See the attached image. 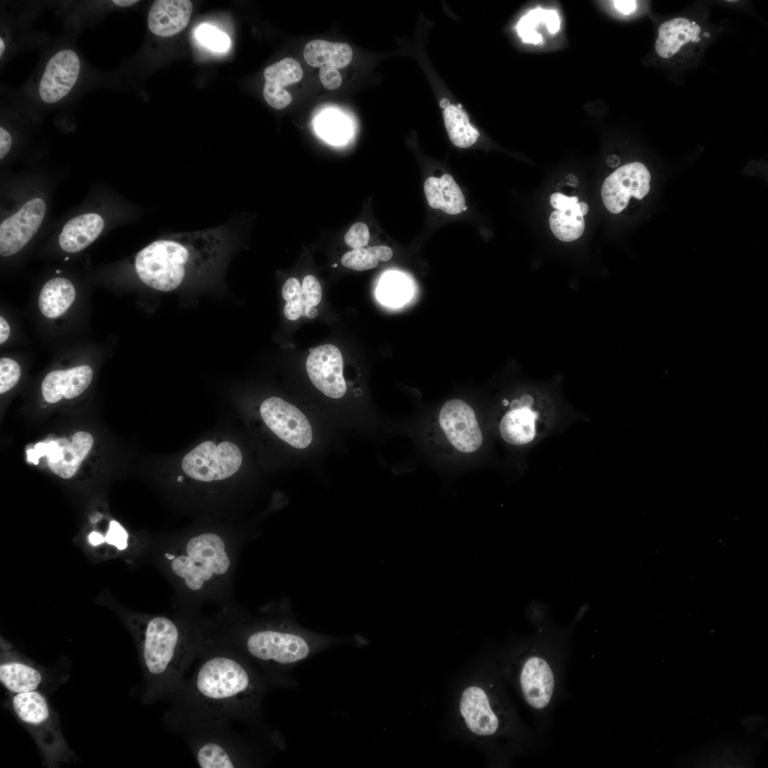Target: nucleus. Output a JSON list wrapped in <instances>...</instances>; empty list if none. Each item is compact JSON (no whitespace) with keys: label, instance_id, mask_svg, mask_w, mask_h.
Wrapping results in <instances>:
<instances>
[{"label":"nucleus","instance_id":"42","mask_svg":"<svg viewBox=\"0 0 768 768\" xmlns=\"http://www.w3.org/2000/svg\"><path fill=\"white\" fill-rule=\"evenodd\" d=\"M12 144L10 134L3 127H0V159H2L9 151Z\"/></svg>","mask_w":768,"mask_h":768},{"label":"nucleus","instance_id":"50","mask_svg":"<svg viewBox=\"0 0 768 768\" xmlns=\"http://www.w3.org/2000/svg\"><path fill=\"white\" fill-rule=\"evenodd\" d=\"M4 48H5V45H4V41H3V39H2L1 38H0V55H1H1H2V54H3V52H4Z\"/></svg>","mask_w":768,"mask_h":768},{"label":"nucleus","instance_id":"49","mask_svg":"<svg viewBox=\"0 0 768 768\" xmlns=\"http://www.w3.org/2000/svg\"><path fill=\"white\" fill-rule=\"evenodd\" d=\"M305 310L307 317L310 319L314 318L318 313L316 309L314 306L307 307Z\"/></svg>","mask_w":768,"mask_h":768},{"label":"nucleus","instance_id":"3","mask_svg":"<svg viewBox=\"0 0 768 768\" xmlns=\"http://www.w3.org/2000/svg\"><path fill=\"white\" fill-rule=\"evenodd\" d=\"M220 245V238L214 230L174 234L140 250L135 258V270L149 287L171 292L209 270Z\"/></svg>","mask_w":768,"mask_h":768},{"label":"nucleus","instance_id":"23","mask_svg":"<svg viewBox=\"0 0 768 768\" xmlns=\"http://www.w3.org/2000/svg\"><path fill=\"white\" fill-rule=\"evenodd\" d=\"M425 194L429 206L446 213L457 215L466 209L464 194L452 176L448 174L441 178L430 176L424 183Z\"/></svg>","mask_w":768,"mask_h":768},{"label":"nucleus","instance_id":"47","mask_svg":"<svg viewBox=\"0 0 768 768\" xmlns=\"http://www.w3.org/2000/svg\"><path fill=\"white\" fill-rule=\"evenodd\" d=\"M89 543L93 546H98L105 543V535L98 531H92L88 536Z\"/></svg>","mask_w":768,"mask_h":768},{"label":"nucleus","instance_id":"38","mask_svg":"<svg viewBox=\"0 0 768 768\" xmlns=\"http://www.w3.org/2000/svg\"><path fill=\"white\" fill-rule=\"evenodd\" d=\"M305 309L317 306L321 300V287L318 279L312 275H306L302 282Z\"/></svg>","mask_w":768,"mask_h":768},{"label":"nucleus","instance_id":"29","mask_svg":"<svg viewBox=\"0 0 768 768\" xmlns=\"http://www.w3.org/2000/svg\"><path fill=\"white\" fill-rule=\"evenodd\" d=\"M540 23H544L548 32L555 34L560 30V19L557 11L553 9L538 7L530 10L520 19L516 26L524 43L538 44L543 42L542 36L536 31Z\"/></svg>","mask_w":768,"mask_h":768},{"label":"nucleus","instance_id":"26","mask_svg":"<svg viewBox=\"0 0 768 768\" xmlns=\"http://www.w3.org/2000/svg\"><path fill=\"white\" fill-rule=\"evenodd\" d=\"M75 289L68 279L56 277L48 281L42 287L38 297L41 313L50 319L63 315L75 298Z\"/></svg>","mask_w":768,"mask_h":768},{"label":"nucleus","instance_id":"32","mask_svg":"<svg viewBox=\"0 0 768 768\" xmlns=\"http://www.w3.org/2000/svg\"><path fill=\"white\" fill-rule=\"evenodd\" d=\"M282 294L287 301L284 308V316L291 321L298 319L304 306L302 287L299 280L294 277L289 278L282 287Z\"/></svg>","mask_w":768,"mask_h":768},{"label":"nucleus","instance_id":"5","mask_svg":"<svg viewBox=\"0 0 768 768\" xmlns=\"http://www.w3.org/2000/svg\"><path fill=\"white\" fill-rule=\"evenodd\" d=\"M15 715L31 732L50 764L70 756L59 720L46 697L37 690L15 693L11 701Z\"/></svg>","mask_w":768,"mask_h":768},{"label":"nucleus","instance_id":"10","mask_svg":"<svg viewBox=\"0 0 768 768\" xmlns=\"http://www.w3.org/2000/svg\"><path fill=\"white\" fill-rule=\"evenodd\" d=\"M267 426L281 439L297 449H304L312 440L311 425L295 406L280 398L266 399L260 406Z\"/></svg>","mask_w":768,"mask_h":768},{"label":"nucleus","instance_id":"14","mask_svg":"<svg viewBox=\"0 0 768 768\" xmlns=\"http://www.w3.org/2000/svg\"><path fill=\"white\" fill-rule=\"evenodd\" d=\"M459 712L466 727L476 735H493L503 724L500 708L489 693L479 686H469L463 690Z\"/></svg>","mask_w":768,"mask_h":768},{"label":"nucleus","instance_id":"46","mask_svg":"<svg viewBox=\"0 0 768 768\" xmlns=\"http://www.w3.org/2000/svg\"><path fill=\"white\" fill-rule=\"evenodd\" d=\"M10 334V327L6 320L0 316V343L3 344L7 341Z\"/></svg>","mask_w":768,"mask_h":768},{"label":"nucleus","instance_id":"13","mask_svg":"<svg viewBox=\"0 0 768 768\" xmlns=\"http://www.w3.org/2000/svg\"><path fill=\"white\" fill-rule=\"evenodd\" d=\"M46 203L33 198L0 225V254L10 256L20 251L36 233L46 214Z\"/></svg>","mask_w":768,"mask_h":768},{"label":"nucleus","instance_id":"21","mask_svg":"<svg viewBox=\"0 0 768 768\" xmlns=\"http://www.w3.org/2000/svg\"><path fill=\"white\" fill-rule=\"evenodd\" d=\"M192 10V3L188 0L155 1L149 11L148 27L159 36H174L187 26Z\"/></svg>","mask_w":768,"mask_h":768},{"label":"nucleus","instance_id":"51","mask_svg":"<svg viewBox=\"0 0 768 768\" xmlns=\"http://www.w3.org/2000/svg\"><path fill=\"white\" fill-rule=\"evenodd\" d=\"M503 403L504 405H507L508 404V402L507 400H503Z\"/></svg>","mask_w":768,"mask_h":768},{"label":"nucleus","instance_id":"35","mask_svg":"<svg viewBox=\"0 0 768 768\" xmlns=\"http://www.w3.org/2000/svg\"><path fill=\"white\" fill-rule=\"evenodd\" d=\"M196 38L209 49L217 52L226 51L230 44L226 33L208 24L201 25L197 28Z\"/></svg>","mask_w":768,"mask_h":768},{"label":"nucleus","instance_id":"28","mask_svg":"<svg viewBox=\"0 0 768 768\" xmlns=\"http://www.w3.org/2000/svg\"><path fill=\"white\" fill-rule=\"evenodd\" d=\"M587 212L588 206L585 202H578L567 209L553 211L549 218L553 233L564 242L579 238L585 230L584 215Z\"/></svg>","mask_w":768,"mask_h":768},{"label":"nucleus","instance_id":"7","mask_svg":"<svg viewBox=\"0 0 768 768\" xmlns=\"http://www.w3.org/2000/svg\"><path fill=\"white\" fill-rule=\"evenodd\" d=\"M225 548L223 540L216 534L193 537L186 544V555L175 558L171 568L189 589L198 590L213 575H223L228 570L230 561Z\"/></svg>","mask_w":768,"mask_h":768},{"label":"nucleus","instance_id":"11","mask_svg":"<svg viewBox=\"0 0 768 768\" xmlns=\"http://www.w3.org/2000/svg\"><path fill=\"white\" fill-rule=\"evenodd\" d=\"M651 175L640 162L626 164L614 171L604 181L601 196L605 207L619 213L627 206L631 196L641 200L650 190Z\"/></svg>","mask_w":768,"mask_h":768},{"label":"nucleus","instance_id":"54","mask_svg":"<svg viewBox=\"0 0 768 768\" xmlns=\"http://www.w3.org/2000/svg\"><path fill=\"white\" fill-rule=\"evenodd\" d=\"M56 272H57V273H60V271H59V270H56Z\"/></svg>","mask_w":768,"mask_h":768},{"label":"nucleus","instance_id":"44","mask_svg":"<svg viewBox=\"0 0 768 768\" xmlns=\"http://www.w3.org/2000/svg\"><path fill=\"white\" fill-rule=\"evenodd\" d=\"M378 261L387 262L393 257V250L385 245L372 246Z\"/></svg>","mask_w":768,"mask_h":768},{"label":"nucleus","instance_id":"34","mask_svg":"<svg viewBox=\"0 0 768 768\" xmlns=\"http://www.w3.org/2000/svg\"><path fill=\"white\" fill-rule=\"evenodd\" d=\"M342 265L349 269L363 271L375 268L378 260L373 247L353 249L346 252L341 257Z\"/></svg>","mask_w":768,"mask_h":768},{"label":"nucleus","instance_id":"12","mask_svg":"<svg viewBox=\"0 0 768 768\" xmlns=\"http://www.w3.org/2000/svg\"><path fill=\"white\" fill-rule=\"evenodd\" d=\"M441 427L458 450L471 453L482 444V434L472 408L464 401L453 399L442 406L439 416Z\"/></svg>","mask_w":768,"mask_h":768},{"label":"nucleus","instance_id":"39","mask_svg":"<svg viewBox=\"0 0 768 768\" xmlns=\"http://www.w3.org/2000/svg\"><path fill=\"white\" fill-rule=\"evenodd\" d=\"M105 535V543L116 547L119 550H124L128 546V533L122 526L116 521H111Z\"/></svg>","mask_w":768,"mask_h":768},{"label":"nucleus","instance_id":"22","mask_svg":"<svg viewBox=\"0 0 768 768\" xmlns=\"http://www.w3.org/2000/svg\"><path fill=\"white\" fill-rule=\"evenodd\" d=\"M103 228L104 220L99 214L78 215L64 225L59 235V245L65 252H80L96 240Z\"/></svg>","mask_w":768,"mask_h":768},{"label":"nucleus","instance_id":"40","mask_svg":"<svg viewBox=\"0 0 768 768\" xmlns=\"http://www.w3.org/2000/svg\"><path fill=\"white\" fill-rule=\"evenodd\" d=\"M319 76L321 84L327 90H336L342 83V77L340 73L337 69L331 66L321 67Z\"/></svg>","mask_w":768,"mask_h":768},{"label":"nucleus","instance_id":"37","mask_svg":"<svg viewBox=\"0 0 768 768\" xmlns=\"http://www.w3.org/2000/svg\"><path fill=\"white\" fill-rule=\"evenodd\" d=\"M370 239L367 225L361 222L353 224L345 235L346 244L353 249L362 248Z\"/></svg>","mask_w":768,"mask_h":768},{"label":"nucleus","instance_id":"30","mask_svg":"<svg viewBox=\"0 0 768 768\" xmlns=\"http://www.w3.org/2000/svg\"><path fill=\"white\" fill-rule=\"evenodd\" d=\"M443 115L448 136L455 146L467 148L476 142L479 133L471 125L467 114L462 110L448 105L444 107Z\"/></svg>","mask_w":768,"mask_h":768},{"label":"nucleus","instance_id":"43","mask_svg":"<svg viewBox=\"0 0 768 768\" xmlns=\"http://www.w3.org/2000/svg\"><path fill=\"white\" fill-rule=\"evenodd\" d=\"M614 7L621 13L626 15L635 11L636 8V1L621 0L613 1Z\"/></svg>","mask_w":768,"mask_h":768},{"label":"nucleus","instance_id":"31","mask_svg":"<svg viewBox=\"0 0 768 768\" xmlns=\"http://www.w3.org/2000/svg\"><path fill=\"white\" fill-rule=\"evenodd\" d=\"M409 295L410 286L403 277L396 274L383 277L377 289V297L380 302L389 306L403 304Z\"/></svg>","mask_w":768,"mask_h":768},{"label":"nucleus","instance_id":"45","mask_svg":"<svg viewBox=\"0 0 768 768\" xmlns=\"http://www.w3.org/2000/svg\"><path fill=\"white\" fill-rule=\"evenodd\" d=\"M533 402V399L530 395H524L520 400H514L511 404V408L514 410L521 407H530Z\"/></svg>","mask_w":768,"mask_h":768},{"label":"nucleus","instance_id":"36","mask_svg":"<svg viewBox=\"0 0 768 768\" xmlns=\"http://www.w3.org/2000/svg\"><path fill=\"white\" fill-rule=\"evenodd\" d=\"M21 376L18 363L10 358L0 360V393L11 390L18 383Z\"/></svg>","mask_w":768,"mask_h":768},{"label":"nucleus","instance_id":"24","mask_svg":"<svg viewBox=\"0 0 768 768\" xmlns=\"http://www.w3.org/2000/svg\"><path fill=\"white\" fill-rule=\"evenodd\" d=\"M700 31L699 25L693 26L691 21L685 18L667 21L658 28L656 51L660 57L669 58L689 41L698 42Z\"/></svg>","mask_w":768,"mask_h":768},{"label":"nucleus","instance_id":"4","mask_svg":"<svg viewBox=\"0 0 768 768\" xmlns=\"http://www.w3.org/2000/svg\"><path fill=\"white\" fill-rule=\"evenodd\" d=\"M236 648L251 662L270 672L300 662L312 651L311 644L302 634L271 627L250 632Z\"/></svg>","mask_w":768,"mask_h":768},{"label":"nucleus","instance_id":"2","mask_svg":"<svg viewBox=\"0 0 768 768\" xmlns=\"http://www.w3.org/2000/svg\"><path fill=\"white\" fill-rule=\"evenodd\" d=\"M133 624L144 677L146 703L169 698L182 684L201 645L183 639L180 628L169 618L156 616Z\"/></svg>","mask_w":768,"mask_h":768},{"label":"nucleus","instance_id":"1","mask_svg":"<svg viewBox=\"0 0 768 768\" xmlns=\"http://www.w3.org/2000/svg\"><path fill=\"white\" fill-rule=\"evenodd\" d=\"M192 675L169 697L165 722L174 732L233 721L252 722L260 715L264 676L238 648L201 646Z\"/></svg>","mask_w":768,"mask_h":768},{"label":"nucleus","instance_id":"19","mask_svg":"<svg viewBox=\"0 0 768 768\" xmlns=\"http://www.w3.org/2000/svg\"><path fill=\"white\" fill-rule=\"evenodd\" d=\"M264 77V99L273 108L282 110L292 101L291 94L283 87L299 82L303 77V70L297 60L286 58L267 67Z\"/></svg>","mask_w":768,"mask_h":768},{"label":"nucleus","instance_id":"52","mask_svg":"<svg viewBox=\"0 0 768 768\" xmlns=\"http://www.w3.org/2000/svg\"><path fill=\"white\" fill-rule=\"evenodd\" d=\"M703 35H704L705 36H707V37H709V36H710V34H709V33H708V32H705V33H703Z\"/></svg>","mask_w":768,"mask_h":768},{"label":"nucleus","instance_id":"6","mask_svg":"<svg viewBox=\"0 0 768 768\" xmlns=\"http://www.w3.org/2000/svg\"><path fill=\"white\" fill-rule=\"evenodd\" d=\"M229 722L198 726L181 732L201 768L242 767L247 763L243 741Z\"/></svg>","mask_w":768,"mask_h":768},{"label":"nucleus","instance_id":"53","mask_svg":"<svg viewBox=\"0 0 768 768\" xmlns=\"http://www.w3.org/2000/svg\"><path fill=\"white\" fill-rule=\"evenodd\" d=\"M182 480H183V477H182V476H179V477H178V481H181Z\"/></svg>","mask_w":768,"mask_h":768},{"label":"nucleus","instance_id":"20","mask_svg":"<svg viewBox=\"0 0 768 768\" xmlns=\"http://www.w3.org/2000/svg\"><path fill=\"white\" fill-rule=\"evenodd\" d=\"M92 377V368L86 365L51 371L42 382L43 396L49 403H55L63 398L73 399L85 390Z\"/></svg>","mask_w":768,"mask_h":768},{"label":"nucleus","instance_id":"9","mask_svg":"<svg viewBox=\"0 0 768 768\" xmlns=\"http://www.w3.org/2000/svg\"><path fill=\"white\" fill-rule=\"evenodd\" d=\"M93 444L92 436L86 432L74 434L72 442L60 438L37 444L27 451L28 461L37 464L41 457L46 456L49 469L63 479L71 478L89 453Z\"/></svg>","mask_w":768,"mask_h":768},{"label":"nucleus","instance_id":"33","mask_svg":"<svg viewBox=\"0 0 768 768\" xmlns=\"http://www.w3.org/2000/svg\"><path fill=\"white\" fill-rule=\"evenodd\" d=\"M317 129L321 135L327 140L339 143L344 140L348 134V126L345 119L334 112H326L317 120Z\"/></svg>","mask_w":768,"mask_h":768},{"label":"nucleus","instance_id":"41","mask_svg":"<svg viewBox=\"0 0 768 768\" xmlns=\"http://www.w3.org/2000/svg\"><path fill=\"white\" fill-rule=\"evenodd\" d=\"M550 201L554 208L565 210L577 203L578 198L576 196L568 197L560 193H555L551 195Z\"/></svg>","mask_w":768,"mask_h":768},{"label":"nucleus","instance_id":"8","mask_svg":"<svg viewBox=\"0 0 768 768\" xmlns=\"http://www.w3.org/2000/svg\"><path fill=\"white\" fill-rule=\"evenodd\" d=\"M241 464L242 454L235 444L222 442L216 444L206 441L185 455L181 466L194 479L212 481L232 476Z\"/></svg>","mask_w":768,"mask_h":768},{"label":"nucleus","instance_id":"16","mask_svg":"<svg viewBox=\"0 0 768 768\" xmlns=\"http://www.w3.org/2000/svg\"><path fill=\"white\" fill-rule=\"evenodd\" d=\"M80 70V59L73 50L63 49L54 54L48 61L40 80L41 99L48 104L62 100L74 87Z\"/></svg>","mask_w":768,"mask_h":768},{"label":"nucleus","instance_id":"18","mask_svg":"<svg viewBox=\"0 0 768 768\" xmlns=\"http://www.w3.org/2000/svg\"><path fill=\"white\" fill-rule=\"evenodd\" d=\"M0 681L11 693L36 690L43 681L33 663L18 657L11 646L1 644Z\"/></svg>","mask_w":768,"mask_h":768},{"label":"nucleus","instance_id":"25","mask_svg":"<svg viewBox=\"0 0 768 768\" xmlns=\"http://www.w3.org/2000/svg\"><path fill=\"white\" fill-rule=\"evenodd\" d=\"M303 55L306 63L312 67L331 66L338 70L350 63L353 50L346 43L316 39L305 45Z\"/></svg>","mask_w":768,"mask_h":768},{"label":"nucleus","instance_id":"27","mask_svg":"<svg viewBox=\"0 0 768 768\" xmlns=\"http://www.w3.org/2000/svg\"><path fill=\"white\" fill-rule=\"evenodd\" d=\"M538 414L530 407L508 412L500 423V432L507 442L519 445L530 442L535 435V420Z\"/></svg>","mask_w":768,"mask_h":768},{"label":"nucleus","instance_id":"15","mask_svg":"<svg viewBox=\"0 0 768 768\" xmlns=\"http://www.w3.org/2000/svg\"><path fill=\"white\" fill-rule=\"evenodd\" d=\"M306 362L308 375L321 392L331 398H340L346 391L343 376V358L334 345L311 348Z\"/></svg>","mask_w":768,"mask_h":768},{"label":"nucleus","instance_id":"48","mask_svg":"<svg viewBox=\"0 0 768 768\" xmlns=\"http://www.w3.org/2000/svg\"><path fill=\"white\" fill-rule=\"evenodd\" d=\"M112 2L113 4H114L115 5H117V6H121V7H128V6H131L137 4V2H139V1L138 0H113Z\"/></svg>","mask_w":768,"mask_h":768},{"label":"nucleus","instance_id":"17","mask_svg":"<svg viewBox=\"0 0 768 768\" xmlns=\"http://www.w3.org/2000/svg\"><path fill=\"white\" fill-rule=\"evenodd\" d=\"M520 688L527 703L535 709L545 708L550 702L555 678L549 663L538 655L528 656L519 673Z\"/></svg>","mask_w":768,"mask_h":768}]
</instances>
